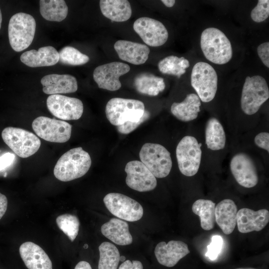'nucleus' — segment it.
<instances>
[{
  "label": "nucleus",
  "instance_id": "nucleus-1",
  "mask_svg": "<svg viewBox=\"0 0 269 269\" xmlns=\"http://www.w3.org/2000/svg\"><path fill=\"white\" fill-rule=\"evenodd\" d=\"M89 154L78 147L64 153L58 160L53 170L55 177L58 180L67 182L84 176L91 165Z\"/></svg>",
  "mask_w": 269,
  "mask_h": 269
},
{
  "label": "nucleus",
  "instance_id": "nucleus-2",
  "mask_svg": "<svg viewBox=\"0 0 269 269\" xmlns=\"http://www.w3.org/2000/svg\"><path fill=\"white\" fill-rule=\"evenodd\" d=\"M200 46L206 58L214 64H225L232 57V48L229 39L217 28L208 27L203 31Z\"/></svg>",
  "mask_w": 269,
  "mask_h": 269
},
{
  "label": "nucleus",
  "instance_id": "nucleus-3",
  "mask_svg": "<svg viewBox=\"0 0 269 269\" xmlns=\"http://www.w3.org/2000/svg\"><path fill=\"white\" fill-rule=\"evenodd\" d=\"M144 105L134 99L114 98L107 103L105 112L107 119L115 126L127 122H138L144 112Z\"/></svg>",
  "mask_w": 269,
  "mask_h": 269
},
{
  "label": "nucleus",
  "instance_id": "nucleus-4",
  "mask_svg": "<svg viewBox=\"0 0 269 269\" xmlns=\"http://www.w3.org/2000/svg\"><path fill=\"white\" fill-rule=\"evenodd\" d=\"M36 22L30 14L19 12L13 15L9 21L8 38L13 50L20 52L31 44L34 37Z\"/></svg>",
  "mask_w": 269,
  "mask_h": 269
},
{
  "label": "nucleus",
  "instance_id": "nucleus-5",
  "mask_svg": "<svg viewBox=\"0 0 269 269\" xmlns=\"http://www.w3.org/2000/svg\"><path fill=\"white\" fill-rule=\"evenodd\" d=\"M269 98V87L263 77L255 75L246 78L241 99V108L245 114H256Z\"/></svg>",
  "mask_w": 269,
  "mask_h": 269
},
{
  "label": "nucleus",
  "instance_id": "nucleus-6",
  "mask_svg": "<svg viewBox=\"0 0 269 269\" xmlns=\"http://www.w3.org/2000/svg\"><path fill=\"white\" fill-rule=\"evenodd\" d=\"M141 162L157 178L166 177L172 162L170 152L163 145L154 143L144 144L139 151Z\"/></svg>",
  "mask_w": 269,
  "mask_h": 269
},
{
  "label": "nucleus",
  "instance_id": "nucleus-7",
  "mask_svg": "<svg viewBox=\"0 0 269 269\" xmlns=\"http://www.w3.org/2000/svg\"><path fill=\"white\" fill-rule=\"evenodd\" d=\"M1 137L5 143L21 158L35 153L41 145V141L36 135L21 128L6 127L2 130Z\"/></svg>",
  "mask_w": 269,
  "mask_h": 269
},
{
  "label": "nucleus",
  "instance_id": "nucleus-8",
  "mask_svg": "<svg viewBox=\"0 0 269 269\" xmlns=\"http://www.w3.org/2000/svg\"><path fill=\"white\" fill-rule=\"evenodd\" d=\"M191 84L201 101H211L217 90L218 76L215 70L206 62H197L192 68Z\"/></svg>",
  "mask_w": 269,
  "mask_h": 269
},
{
  "label": "nucleus",
  "instance_id": "nucleus-9",
  "mask_svg": "<svg viewBox=\"0 0 269 269\" xmlns=\"http://www.w3.org/2000/svg\"><path fill=\"white\" fill-rule=\"evenodd\" d=\"M201 146L195 137L190 135L183 137L177 144L176 155L178 168L185 176H192L197 173L201 160Z\"/></svg>",
  "mask_w": 269,
  "mask_h": 269
},
{
  "label": "nucleus",
  "instance_id": "nucleus-10",
  "mask_svg": "<svg viewBox=\"0 0 269 269\" xmlns=\"http://www.w3.org/2000/svg\"><path fill=\"white\" fill-rule=\"evenodd\" d=\"M103 201L111 213L122 220L134 222L140 220L143 216L142 206L124 194L110 193L104 197Z\"/></svg>",
  "mask_w": 269,
  "mask_h": 269
},
{
  "label": "nucleus",
  "instance_id": "nucleus-11",
  "mask_svg": "<svg viewBox=\"0 0 269 269\" xmlns=\"http://www.w3.org/2000/svg\"><path fill=\"white\" fill-rule=\"evenodd\" d=\"M32 128L40 137L49 142L63 143L71 137L72 126L61 120L40 116L32 122Z\"/></svg>",
  "mask_w": 269,
  "mask_h": 269
},
{
  "label": "nucleus",
  "instance_id": "nucleus-12",
  "mask_svg": "<svg viewBox=\"0 0 269 269\" xmlns=\"http://www.w3.org/2000/svg\"><path fill=\"white\" fill-rule=\"evenodd\" d=\"M46 105L54 116L62 120H78L83 113V104L80 100L60 94L50 95Z\"/></svg>",
  "mask_w": 269,
  "mask_h": 269
},
{
  "label": "nucleus",
  "instance_id": "nucleus-13",
  "mask_svg": "<svg viewBox=\"0 0 269 269\" xmlns=\"http://www.w3.org/2000/svg\"><path fill=\"white\" fill-rule=\"evenodd\" d=\"M133 28L143 41L152 47L163 45L168 37L167 30L162 23L150 17L138 18L134 22Z\"/></svg>",
  "mask_w": 269,
  "mask_h": 269
},
{
  "label": "nucleus",
  "instance_id": "nucleus-14",
  "mask_svg": "<svg viewBox=\"0 0 269 269\" xmlns=\"http://www.w3.org/2000/svg\"><path fill=\"white\" fill-rule=\"evenodd\" d=\"M130 70L128 64L120 62H112L97 67L93 72V78L98 87L109 91H117L122 84L120 76Z\"/></svg>",
  "mask_w": 269,
  "mask_h": 269
},
{
  "label": "nucleus",
  "instance_id": "nucleus-15",
  "mask_svg": "<svg viewBox=\"0 0 269 269\" xmlns=\"http://www.w3.org/2000/svg\"><path fill=\"white\" fill-rule=\"evenodd\" d=\"M125 170L127 173L126 182L130 188L139 192H146L156 187V177L141 161H129Z\"/></svg>",
  "mask_w": 269,
  "mask_h": 269
},
{
  "label": "nucleus",
  "instance_id": "nucleus-16",
  "mask_svg": "<svg viewBox=\"0 0 269 269\" xmlns=\"http://www.w3.org/2000/svg\"><path fill=\"white\" fill-rule=\"evenodd\" d=\"M230 167L237 183L245 188L255 186L259 181L254 161L247 154L239 153L232 158Z\"/></svg>",
  "mask_w": 269,
  "mask_h": 269
},
{
  "label": "nucleus",
  "instance_id": "nucleus-17",
  "mask_svg": "<svg viewBox=\"0 0 269 269\" xmlns=\"http://www.w3.org/2000/svg\"><path fill=\"white\" fill-rule=\"evenodd\" d=\"M190 253L187 245L180 241L171 240L166 243L161 242L154 249L158 262L167 267H173L183 257Z\"/></svg>",
  "mask_w": 269,
  "mask_h": 269
},
{
  "label": "nucleus",
  "instance_id": "nucleus-18",
  "mask_svg": "<svg viewBox=\"0 0 269 269\" xmlns=\"http://www.w3.org/2000/svg\"><path fill=\"white\" fill-rule=\"evenodd\" d=\"M269 221V212L265 209L258 211L243 208L238 211L236 224L238 231L242 233L263 230Z\"/></svg>",
  "mask_w": 269,
  "mask_h": 269
},
{
  "label": "nucleus",
  "instance_id": "nucleus-19",
  "mask_svg": "<svg viewBox=\"0 0 269 269\" xmlns=\"http://www.w3.org/2000/svg\"><path fill=\"white\" fill-rule=\"evenodd\" d=\"M19 252L28 269H52L51 261L38 245L26 242L20 245Z\"/></svg>",
  "mask_w": 269,
  "mask_h": 269
},
{
  "label": "nucleus",
  "instance_id": "nucleus-20",
  "mask_svg": "<svg viewBox=\"0 0 269 269\" xmlns=\"http://www.w3.org/2000/svg\"><path fill=\"white\" fill-rule=\"evenodd\" d=\"M40 82L43 92L50 95L74 93L78 89L76 78L69 74L47 75L41 78Z\"/></svg>",
  "mask_w": 269,
  "mask_h": 269
},
{
  "label": "nucleus",
  "instance_id": "nucleus-21",
  "mask_svg": "<svg viewBox=\"0 0 269 269\" xmlns=\"http://www.w3.org/2000/svg\"><path fill=\"white\" fill-rule=\"evenodd\" d=\"M114 48L121 59L134 65L144 63L150 52L146 45L124 40L116 41Z\"/></svg>",
  "mask_w": 269,
  "mask_h": 269
},
{
  "label": "nucleus",
  "instance_id": "nucleus-22",
  "mask_svg": "<svg viewBox=\"0 0 269 269\" xmlns=\"http://www.w3.org/2000/svg\"><path fill=\"white\" fill-rule=\"evenodd\" d=\"M59 58V53L51 46L41 47L38 50L25 51L20 58L23 63L30 67L53 66L58 62Z\"/></svg>",
  "mask_w": 269,
  "mask_h": 269
},
{
  "label": "nucleus",
  "instance_id": "nucleus-23",
  "mask_svg": "<svg viewBox=\"0 0 269 269\" xmlns=\"http://www.w3.org/2000/svg\"><path fill=\"white\" fill-rule=\"evenodd\" d=\"M237 207L234 201L225 199L215 207V222L226 235L231 234L236 225Z\"/></svg>",
  "mask_w": 269,
  "mask_h": 269
},
{
  "label": "nucleus",
  "instance_id": "nucleus-24",
  "mask_svg": "<svg viewBox=\"0 0 269 269\" xmlns=\"http://www.w3.org/2000/svg\"><path fill=\"white\" fill-rule=\"evenodd\" d=\"M101 233L115 244L126 246L131 244L133 237L128 224L121 219L113 218L101 227Z\"/></svg>",
  "mask_w": 269,
  "mask_h": 269
},
{
  "label": "nucleus",
  "instance_id": "nucleus-25",
  "mask_svg": "<svg viewBox=\"0 0 269 269\" xmlns=\"http://www.w3.org/2000/svg\"><path fill=\"white\" fill-rule=\"evenodd\" d=\"M201 100L194 93L188 94L181 102L173 103L171 112L177 119L182 122H189L196 119L200 111Z\"/></svg>",
  "mask_w": 269,
  "mask_h": 269
},
{
  "label": "nucleus",
  "instance_id": "nucleus-26",
  "mask_svg": "<svg viewBox=\"0 0 269 269\" xmlns=\"http://www.w3.org/2000/svg\"><path fill=\"white\" fill-rule=\"evenodd\" d=\"M100 7L102 14L112 21H125L132 15L131 4L127 0H101Z\"/></svg>",
  "mask_w": 269,
  "mask_h": 269
},
{
  "label": "nucleus",
  "instance_id": "nucleus-27",
  "mask_svg": "<svg viewBox=\"0 0 269 269\" xmlns=\"http://www.w3.org/2000/svg\"><path fill=\"white\" fill-rule=\"evenodd\" d=\"M226 141V134L222 124L216 118H210L205 128V143L208 148L212 150L222 149Z\"/></svg>",
  "mask_w": 269,
  "mask_h": 269
},
{
  "label": "nucleus",
  "instance_id": "nucleus-28",
  "mask_svg": "<svg viewBox=\"0 0 269 269\" xmlns=\"http://www.w3.org/2000/svg\"><path fill=\"white\" fill-rule=\"evenodd\" d=\"M215 203L208 199H199L192 205L193 212L200 219L201 228L206 231L212 229L215 223Z\"/></svg>",
  "mask_w": 269,
  "mask_h": 269
},
{
  "label": "nucleus",
  "instance_id": "nucleus-29",
  "mask_svg": "<svg viewBox=\"0 0 269 269\" xmlns=\"http://www.w3.org/2000/svg\"><path fill=\"white\" fill-rule=\"evenodd\" d=\"M40 12L47 20L60 22L67 16L68 8L64 0H39Z\"/></svg>",
  "mask_w": 269,
  "mask_h": 269
},
{
  "label": "nucleus",
  "instance_id": "nucleus-30",
  "mask_svg": "<svg viewBox=\"0 0 269 269\" xmlns=\"http://www.w3.org/2000/svg\"><path fill=\"white\" fill-rule=\"evenodd\" d=\"M99 251L98 269H117L120 257L118 248L112 243L104 242L99 246Z\"/></svg>",
  "mask_w": 269,
  "mask_h": 269
},
{
  "label": "nucleus",
  "instance_id": "nucleus-31",
  "mask_svg": "<svg viewBox=\"0 0 269 269\" xmlns=\"http://www.w3.org/2000/svg\"><path fill=\"white\" fill-rule=\"evenodd\" d=\"M162 79L149 73L138 75L134 79L135 89L141 94L149 96H157L159 92L158 83Z\"/></svg>",
  "mask_w": 269,
  "mask_h": 269
},
{
  "label": "nucleus",
  "instance_id": "nucleus-32",
  "mask_svg": "<svg viewBox=\"0 0 269 269\" xmlns=\"http://www.w3.org/2000/svg\"><path fill=\"white\" fill-rule=\"evenodd\" d=\"M56 222L59 228L73 242L77 236L79 230L80 222L75 215L65 214L59 215Z\"/></svg>",
  "mask_w": 269,
  "mask_h": 269
},
{
  "label": "nucleus",
  "instance_id": "nucleus-33",
  "mask_svg": "<svg viewBox=\"0 0 269 269\" xmlns=\"http://www.w3.org/2000/svg\"><path fill=\"white\" fill-rule=\"evenodd\" d=\"M59 61L65 65L77 66L87 63L89 57L72 46H65L60 50Z\"/></svg>",
  "mask_w": 269,
  "mask_h": 269
},
{
  "label": "nucleus",
  "instance_id": "nucleus-34",
  "mask_svg": "<svg viewBox=\"0 0 269 269\" xmlns=\"http://www.w3.org/2000/svg\"><path fill=\"white\" fill-rule=\"evenodd\" d=\"M182 57L179 58L174 55L167 56L160 60L158 64L159 71L163 74L173 75L180 78L186 70L180 65Z\"/></svg>",
  "mask_w": 269,
  "mask_h": 269
},
{
  "label": "nucleus",
  "instance_id": "nucleus-35",
  "mask_svg": "<svg viewBox=\"0 0 269 269\" xmlns=\"http://www.w3.org/2000/svg\"><path fill=\"white\" fill-rule=\"evenodd\" d=\"M269 16V0H260L251 12V17L256 22L265 21Z\"/></svg>",
  "mask_w": 269,
  "mask_h": 269
},
{
  "label": "nucleus",
  "instance_id": "nucleus-36",
  "mask_svg": "<svg viewBox=\"0 0 269 269\" xmlns=\"http://www.w3.org/2000/svg\"><path fill=\"white\" fill-rule=\"evenodd\" d=\"M223 244V239L219 235H214L211 238L210 244L207 246L206 256L211 260H215L222 251Z\"/></svg>",
  "mask_w": 269,
  "mask_h": 269
},
{
  "label": "nucleus",
  "instance_id": "nucleus-37",
  "mask_svg": "<svg viewBox=\"0 0 269 269\" xmlns=\"http://www.w3.org/2000/svg\"><path fill=\"white\" fill-rule=\"evenodd\" d=\"M149 116V112L145 110L143 116L138 122H127L121 126L117 127V130L121 134H129L135 130L141 124L148 119Z\"/></svg>",
  "mask_w": 269,
  "mask_h": 269
},
{
  "label": "nucleus",
  "instance_id": "nucleus-38",
  "mask_svg": "<svg viewBox=\"0 0 269 269\" xmlns=\"http://www.w3.org/2000/svg\"><path fill=\"white\" fill-rule=\"evenodd\" d=\"M258 55L263 64L269 67V42H265L259 45L257 48Z\"/></svg>",
  "mask_w": 269,
  "mask_h": 269
},
{
  "label": "nucleus",
  "instance_id": "nucleus-39",
  "mask_svg": "<svg viewBox=\"0 0 269 269\" xmlns=\"http://www.w3.org/2000/svg\"><path fill=\"white\" fill-rule=\"evenodd\" d=\"M255 144L259 147L269 152V134L262 132L258 134L255 137Z\"/></svg>",
  "mask_w": 269,
  "mask_h": 269
},
{
  "label": "nucleus",
  "instance_id": "nucleus-40",
  "mask_svg": "<svg viewBox=\"0 0 269 269\" xmlns=\"http://www.w3.org/2000/svg\"><path fill=\"white\" fill-rule=\"evenodd\" d=\"M15 156L13 153L7 152L0 156V171L9 166L13 161Z\"/></svg>",
  "mask_w": 269,
  "mask_h": 269
},
{
  "label": "nucleus",
  "instance_id": "nucleus-41",
  "mask_svg": "<svg viewBox=\"0 0 269 269\" xmlns=\"http://www.w3.org/2000/svg\"><path fill=\"white\" fill-rule=\"evenodd\" d=\"M119 269H143V266L140 261L135 260L131 261L127 260L120 266Z\"/></svg>",
  "mask_w": 269,
  "mask_h": 269
},
{
  "label": "nucleus",
  "instance_id": "nucleus-42",
  "mask_svg": "<svg viewBox=\"0 0 269 269\" xmlns=\"http://www.w3.org/2000/svg\"><path fill=\"white\" fill-rule=\"evenodd\" d=\"M7 207V199L6 196L0 193V219L5 214Z\"/></svg>",
  "mask_w": 269,
  "mask_h": 269
},
{
  "label": "nucleus",
  "instance_id": "nucleus-43",
  "mask_svg": "<svg viewBox=\"0 0 269 269\" xmlns=\"http://www.w3.org/2000/svg\"><path fill=\"white\" fill-rule=\"evenodd\" d=\"M74 269H92L89 263L86 261H80L75 266Z\"/></svg>",
  "mask_w": 269,
  "mask_h": 269
},
{
  "label": "nucleus",
  "instance_id": "nucleus-44",
  "mask_svg": "<svg viewBox=\"0 0 269 269\" xmlns=\"http://www.w3.org/2000/svg\"><path fill=\"white\" fill-rule=\"evenodd\" d=\"M161 1L166 6L168 7H172L175 3L174 0H162Z\"/></svg>",
  "mask_w": 269,
  "mask_h": 269
},
{
  "label": "nucleus",
  "instance_id": "nucleus-45",
  "mask_svg": "<svg viewBox=\"0 0 269 269\" xmlns=\"http://www.w3.org/2000/svg\"><path fill=\"white\" fill-rule=\"evenodd\" d=\"M125 260H126V258H125V256H120V261L124 262V261H126Z\"/></svg>",
  "mask_w": 269,
  "mask_h": 269
},
{
  "label": "nucleus",
  "instance_id": "nucleus-46",
  "mask_svg": "<svg viewBox=\"0 0 269 269\" xmlns=\"http://www.w3.org/2000/svg\"><path fill=\"white\" fill-rule=\"evenodd\" d=\"M1 22H2V14H1V10L0 8V29L1 28Z\"/></svg>",
  "mask_w": 269,
  "mask_h": 269
},
{
  "label": "nucleus",
  "instance_id": "nucleus-47",
  "mask_svg": "<svg viewBox=\"0 0 269 269\" xmlns=\"http://www.w3.org/2000/svg\"><path fill=\"white\" fill-rule=\"evenodd\" d=\"M254 269V268H237V269Z\"/></svg>",
  "mask_w": 269,
  "mask_h": 269
}]
</instances>
